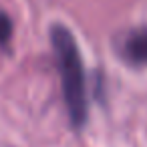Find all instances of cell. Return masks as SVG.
<instances>
[{"instance_id":"2","label":"cell","mask_w":147,"mask_h":147,"mask_svg":"<svg viewBox=\"0 0 147 147\" xmlns=\"http://www.w3.org/2000/svg\"><path fill=\"white\" fill-rule=\"evenodd\" d=\"M119 57L135 69L147 67V26L127 30L117 42Z\"/></svg>"},{"instance_id":"3","label":"cell","mask_w":147,"mask_h":147,"mask_svg":"<svg viewBox=\"0 0 147 147\" xmlns=\"http://www.w3.org/2000/svg\"><path fill=\"white\" fill-rule=\"evenodd\" d=\"M12 32H14V24H12L10 16L0 10V47H6L10 42Z\"/></svg>"},{"instance_id":"1","label":"cell","mask_w":147,"mask_h":147,"mask_svg":"<svg viewBox=\"0 0 147 147\" xmlns=\"http://www.w3.org/2000/svg\"><path fill=\"white\" fill-rule=\"evenodd\" d=\"M51 42L55 51V63L61 77V91L69 115V123L75 129H83L89 117L87 101V83H85V65L81 49L75 40V34L63 26H51Z\"/></svg>"}]
</instances>
